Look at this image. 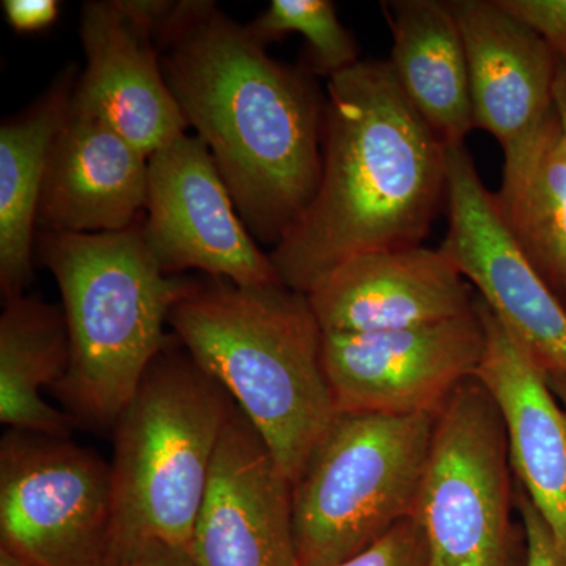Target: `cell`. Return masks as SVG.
Masks as SVG:
<instances>
[{
    "label": "cell",
    "mask_w": 566,
    "mask_h": 566,
    "mask_svg": "<svg viewBox=\"0 0 566 566\" xmlns=\"http://www.w3.org/2000/svg\"><path fill=\"white\" fill-rule=\"evenodd\" d=\"M156 44L175 102L210 148L245 227L275 248L322 178L324 102L314 82L207 0L174 2Z\"/></svg>",
    "instance_id": "6da1fadb"
},
{
    "label": "cell",
    "mask_w": 566,
    "mask_h": 566,
    "mask_svg": "<svg viewBox=\"0 0 566 566\" xmlns=\"http://www.w3.org/2000/svg\"><path fill=\"white\" fill-rule=\"evenodd\" d=\"M323 145L314 200L270 255L283 285L304 294L354 256L422 244L446 196L449 147L389 62L329 77Z\"/></svg>",
    "instance_id": "7a4b0ae2"
},
{
    "label": "cell",
    "mask_w": 566,
    "mask_h": 566,
    "mask_svg": "<svg viewBox=\"0 0 566 566\" xmlns=\"http://www.w3.org/2000/svg\"><path fill=\"white\" fill-rule=\"evenodd\" d=\"M175 337L251 420L293 483L333 422L324 333L307 294L283 283L192 281L170 312Z\"/></svg>",
    "instance_id": "3957f363"
},
{
    "label": "cell",
    "mask_w": 566,
    "mask_h": 566,
    "mask_svg": "<svg viewBox=\"0 0 566 566\" xmlns=\"http://www.w3.org/2000/svg\"><path fill=\"white\" fill-rule=\"evenodd\" d=\"M40 255L70 334L69 370L54 394L77 424L114 430L192 281L163 273L139 222L120 232L41 233Z\"/></svg>",
    "instance_id": "277c9868"
},
{
    "label": "cell",
    "mask_w": 566,
    "mask_h": 566,
    "mask_svg": "<svg viewBox=\"0 0 566 566\" xmlns=\"http://www.w3.org/2000/svg\"><path fill=\"white\" fill-rule=\"evenodd\" d=\"M233 400L170 337L114 427L118 564L148 545L191 551Z\"/></svg>",
    "instance_id": "5b68a950"
},
{
    "label": "cell",
    "mask_w": 566,
    "mask_h": 566,
    "mask_svg": "<svg viewBox=\"0 0 566 566\" xmlns=\"http://www.w3.org/2000/svg\"><path fill=\"white\" fill-rule=\"evenodd\" d=\"M434 419L335 415L292 483L297 565L342 564L416 517Z\"/></svg>",
    "instance_id": "8992f818"
},
{
    "label": "cell",
    "mask_w": 566,
    "mask_h": 566,
    "mask_svg": "<svg viewBox=\"0 0 566 566\" xmlns=\"http://www.w3.org/2000/svg\"><path fill=\"white\" fill-rule=\"evenodd\" d=\"M512 475L504 417L472 376L436 412L416 513L430 566H509Z\"/></svg>",
    "instance_id": "52a82bcc"
},
{
    "label": "cell",
    "mask_w": 566,
    "mask_h": 566,
    "mask_svg": "<svg viewBox=\"0 0 566 566\" xmlns=\"http://www.w3.org/2000/svg\"><path fill=\"white\" fill-rule=\"evenodd\" d=\"M0 547L36 566H118L111 463L70 438L7 431Z\"/></svg>",
    "instance_id": "ba28073f"
},
{
    "label": "cell",
    "mask_w": 566,
    "mask_h": 566,
    "mask_svg": "<svg viewBox=\"0 0 566 566\" xmlns=\"http://www.w3.org/2000/svg\"><path fill=\"white\" fill-rule=\"evenodd\" d=\"M144 214L142 237L164 274L199 270L240 286L282 282L199 136L182 134L148 158Z\"/></svg>",
    "instance_id": "9c48e42d"
},
{
    "label": "cell",
    "mask_w": 566,
    "mask_h": 566,
    "mask_svg": "<svg viewBox=\"0 0 566 566\" xmlns=\"http://www.w3.org/2000/svg\"><path fill=\"white\" fill-rule=\"evenodd\" d=\"M485 346L474 303L469 314L427 326L324 333L323 364L337 412L436 415L476 375Z\"/></svg>",
    "instance_id": "30bf717a"
},
{
    "label": "cell",
    "mask_w": 566,
    "mask_h": 566,
    "mask_svg": "<svg viewBox=\"0 0 566 566\" xmlns=\"http://www.w3.org/2000/svg\"><path fill=\"white\" fill-rule=\"evenodd\" d=\"M442 252L549 374L566 376V308L506 230L464 145L447 148Z\"/></svg>",
    "instance_id": "8fae6325"
},
{
    "label": "cell",
    "mask_w": 566,
    "mask_h": 566,
    "mask_svg": "<svg viewBox=\"0 0 566 566\" xmlns=\"http://www.w3.org/2000/svg\"><path fill=\"white\" fill-rule=\"evenodd\" d=\"M174 2L93 0L81 11L85 70L74 102L109 123L150 158L186 134L159 62V28Z\"/></svg>",
    "instance_id": "7c38bea8"
},
{
    "label": "cell",
    "mask_w": 566,
    "mask_h": 566,
    "mask_svg": "<svg viewBox=\"0 0 566 566\" xmlns=\"http://www.w3.org/2000/svg\"><path fill=\"white\" fill-rule=\"evenodd\" d=\"M193 566H300L292 482L233 406L192 532Z\"/></svg>",
    "instance_id": "4fadbf2b"
},
{
    "label": "cell",
    "mask_w": 566,
    "mask_h": 566,
    "mask_svg": "<svg viewBox=\"0 0 566 566\" xmlns=\"http://www.w3.org/2000/svg\"><path fill=\"white\" fill-rule=\"evenodd\" d=\"M323 333L408 329L474 311L475 294L442 249L364 253L335 268L307 293Z\"/></svg>",
    "instance_id": "5bb4252c"
},
{
    "label": "cell",
    "mask_w": 566,
    "mask_h": 566,
    "mask_svg": "<svg viewBox=\"0 0 566 566\" xmlns=\"http://www.w3.org/2000/svg\"><path fill=\"white\" fill-rule=\"evenodd\" d=\"M486 346L476 378L504 417L517 485L545 517L566 557V406L551 389L545 365L475 294Z\"/></svg>",
    "instance_id": "9a60e30c"
},
{
    "label": "cell",
    "mask_w": 566,
    "mask_h": 566,
    "mask_svg": "<svg viewBox=\"0 0 566 566\" xmlns=\"http://www.w3.org/2000/svg\"><path fill=\"white\" fill-rule=\"evenodd\" d=\"M148 158L95 112L71 103L52 144L39 208L44 233L120 232L145 211Z\"/></svg>",
    "instance_id": "2e32d148"
},
{
    "label": "cell",
    "mask_w": 566,
    "mask_h": 566,
    "mask_svg": "<svg viewBox=\"0 0 566 566\" xmlns=\"http://www.w3.org/2000/svg\"><path fill=\"white\" fill-rule=\"evenodd\" d=\"M450 6L463 35L475 128L510 150L538 132L554 111L556 52L501 0H452Z\"/></svg>",
    "instance_id": "e0dca14e"
},
{
    "label": "cell",
    "mask_w": 566,
    "mask_h": 566,
    "mask_svg": "<svg viewBox=\"0 0 566 566\" xmlns=\"http://www.w3.org/2000/svg\"><path fill=\"white\" fill-rule=\"evenodd\" d=\"M392 32L389 65L408 102L447 147L475 128L464 41L450 2H382Z\"/></svg>",
    "instance_id": "ac0fdd59"
},
{
    "label": "cell",
    "mask_w": 566,
    "mask_h": 566,
    "mask_svg": "<svg viewBox=\"0 0 566 566\" xmlns=\"http://www.w3.org/2000/svg\"><path fill=\"white\" fill-rule=\"evenodd\" d=\"M76 85L71 65L29 109L0 128V289L6 301L25 294L33 279V233L44 175Z\"/></svg>",
    "instance_id": "d6986e66"
},
{
    "label": "cell",
    "mask_w": 566,
    "mask_h": 566,
    "mask_svg": "<svg viewBox=\"0 0 566 566\" xmlns=\"http://www.w3.org/2000/svg\"><path fill=\"white\" fill-rule=\"evenodd\" d=\"M504 155L495 207L517 248L565 305L566 139L556 112Z\"/></svg>",
    "instance_id": "ffe728a7"
},
{
    "label": "cell",
    "mask_w": 566,
    "mask_h": 566,
    "mask_svg": "<svg viewBox=\"0 0 566 566\" xmlns=\"http://www.w3.org/2000/svg\"><path fill=\"white\" fill-rule=\"evenodd\" d=\"M63 308L36 296L11 297L0 316V422L10 430L70 438L73 417L44 400L69 370Z\"/></svg>",
    "instance_id": "44dd1931"
},
{
    "label": "cell",
    "mask_w": 566,
    "mask_h": 566,
    "mask_svg": "<svg viewBox=\"0 0 566 566\" xmlns=\"http://www.w3.org/2000/svg\"><path fill=\"white\" fill-rule=\"evenodd\" d=\"M249 28L263 43L300 33L307 41L315 71L329 77L360 62L356 41L329 0H273Z\"/></svg>",
    "instance_id": "7402d4cb"
},
{
    "label": "cell",
    "mask_w": 566,
    "mask_h": 566,
    "mask_svg": "<svg viewBox=\"0 0 566 566\" xmlns=\"http://www.w3.org/2000/svg\"><path fill=\"white\" fill-rule=\"evenodd\" d=\"M334 566H430L423 528L417 517H408L374 546Z\"/></svg>",
    "instance_id": "603a6c76"
},
{
    "label": "cell",
    "mask_w": 566,
    "mask_h": 566,
    "mask_svg": "<svg viewBox=\"0 0 566 566\" xmlns=\"http://www.w3.org/2000/svg\"><path fill=\"white\" fill-rule=\"evenodd\" d=\"M515 506L523 521L524 539H526V566H566L562 553L545 517L532 504L523 488L515 482Z\"/></svg>",
    "instance_id": "cb8c5ba5"
},
{
    "label": "cell",
    "mask_w": 566,
    "mask_h": 566,
    "mask_svg": "<svg viewBox=\"0 0 566 566\" xmlns=\"http://www.w3.org/2000/svg\"><path fill=\"white\" fill-rule=\"evenodd\" d=\"M501 3L539 33L556 54L566 55V0H501Z\"/></svg>",
    "instance_id": "d4e9b609"
},
{
    "label": "cell",
    "mask_w": 566,
    "mask_h": 566,
    "mask_svg": "<svg viewBox=\"0 0 566 566\" xmlns=\"http://www.w3.org/2000/svg\"><path fill=\"white\" fill-rule=\"evenodd\" d=\"M3 13L18 33L44 31L57 21L61 7L55 0H3Z\"/></svg>",
    "instance_id": "484cf974"
},
{
    "label": "cell",
    "mask_w": 566,
    "mask_h": 566,
    "mask_svg": "<svg viewBox=\"0 0 566 566\" xmlns=\"http://www.w3.org/2000/svg\"><path fill=\"white\" fill-rule=\"evenodd\" d=\"M118 566H193L191 551L186 547L148 545L123 558Z\"/></svg>",
    "instance_id": "4316f807"
},
{
    "label": "cell",
    "mask_w": 566,
    "mask_h": 566,
    "mask_svg": "<svg viewBox=\"0 0 566 566\" xmlns=\"http://www.w3.org/2000/svg\"><path fill=\"white\" fill-rule=\"evenodd\" d=\"M556 55L557 62L556 76H554L553 106L566 139V55Z\"/></svg>",
    "instance_id": "83f0119b"
},
{
    "label": "cell",
    "mask_w": 566,
    "mask_h": 566,
    "mask_svg": "<svg viewBox=\"0 0 566 566\" xmlns=\"http://www.w3.org/2000/svg\"><path fill=\"white\" fill-rule=\"evenodd\" d=\"M547 379H549L551 389L554 390L557 398H560L562 403L566 406V376L547 371Z\"/></svg>",
    "instance_id": "f1b7e54d"
},
{
    "label": "cell",
    "mask_w": 566,
    "mask_h": 566,
    "mask_svg": "<svg viewBox=\"0 0 566 566\" xmlns=\"http://www.w3.org/2000/svg\"><path fill=\"white\" fill-rule=\"evenodd\" d=\"M0 566H36L6 547H0Z\"/></svg>",
    "instance_id": "f546056e"
},
{
    "label": "cell",
    "mask_w": 566,
    "mask_h": 566,
    "mask_svg": "<svg viewBox=\"0 0 566 566\" xmlns=\"http://www.w3.org/2000/svg\"><path fill=\"white\" fill-rule=\"evenodd\" d=\"M565 308H566V303H565Z\"/></svg>",
    "instance_id": "4dcf8cb0"
}]
</instances>
